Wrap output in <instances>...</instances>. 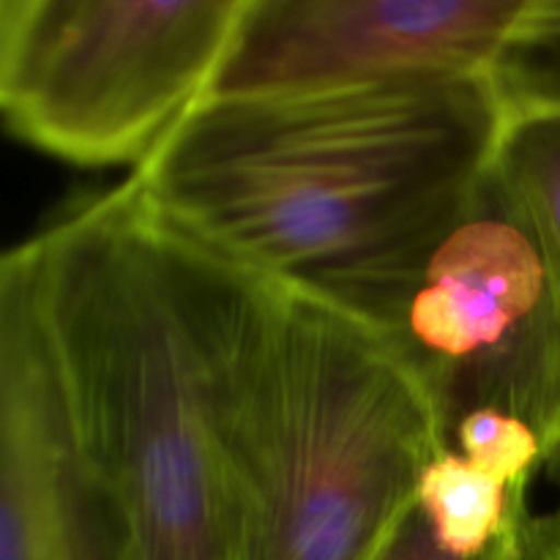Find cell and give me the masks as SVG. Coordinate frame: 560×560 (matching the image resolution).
Returning a JSON list of instances; mask_svg holds the SVG:
<instances>
[{
	"mask_svg": "<svg viewBox=\"0 0 560 560\" xmlns=\"http://www.w3.org/2000/svg\"><path fill=\"white\" fill-rule=\"evenodd\" d=\"M126 560H230L228 345L244 266L131 178L11 249Z\"/></svg>",
	"mask_w": 560,
	"mask_h": 560,
	"instance_id": "obj_1",
	"label": "cell"
},
{
	"mask_svg": "<svg viewBox=\"0 0 560 560\" xmlns=\"http://www.w3.org/2000/svg\"><path fill=\"white\" fill-rule=\"evenodd\" d=\"M506 126L490 74L202 98L129 178L208 249L323 288L446 217Z\"/></svg>",
	"mask_w": 560,
	"mask_h": 560,
	"instance_id": "obj_2",
	"label": "cell"
},
{
	"mask_svg": "<svg viewBox=\"0 0 560 560\" xmlns=\"http://www.w3.org/2000/svg\"><path fill=\"white\" fill-rule=\"evenodd\" d=\"M446 448L375 326L244 266L228 345L230 560H372Z\"/></svg>",
	"mask_w": 560,
	"mask_h": 560,
	"instance_id": "obj_3",
	"label": "cell"
},
{
	"mask_svg": "<svg viewBox=\"0 0 560 560\" xmlns=\"http://www.w3.org/2000/svg\"><path fill=\"white\" fill-rule=\"evenodd\" d=\"M315 290L388 339L446 441L476 410L512 413L560 479V282L498 159L424 233Z\"/></svg>",
	"mask_w": 560,
	"mask_h": 560,
	"instance_id": "obj_4",
	"label": "cell"
},
{
	"mask_svg": "<svg viewBox=\"0 0 560 560\" xmlns=\"http://www.w3.org/2000/svg\"><path fill=\"white\" fill-rule=\"evenodd\" d=\"M252 5L71 0L0 58L11 135L77 167H137L206 98Z\"/></svg>",
	"mask_w": 560,
	"mask_h": 560,
	"instance_id": "obj_5",
	"label": "cell"
},
{
	"mask_svg": "<svg viewBox=\"0 0 560 560\" xmlns=\"http://www.w3.org/2000/svg\"><path fill=\"white\" fill-rule=\"evenodd\" d=\"M536 0H255L206 98L490 74Z\"/></svg>",
	"mask_w": 560,
	"mask_h": 560,
	"instance_id": "obj_6",
	"label": "cell"
},
{
	"mask_svg": "<svg viewBox=\"0 0 560 560\" xmlns=\"http://www.w3.org/2000/svg\"><path fill=\"white\" fill-rule=\"evenodd\" d=\"M0 560H126L14 252L0 266Z\"/></svg>",
	"mask_w": 560,
	"mask_h": 560,
	"instance_id": "obj_7",
	"label": "cell"
},
{
	"mask_svg": "<svg viewBox=\"0 0 560 560\" xmlns=\"http://www.w3.org/2000/svg\"><path fill=\"white\" fill-rule=\"evenodd\" d=\"M419 509L448 552L479 558L528 514V487H509L446 448L424 468Z\"/></svg>",
	"mask_w": 560,
	"mask_h": 560,
	"instance_id": "obj_8",
	"label": "cell"
},
{
	"mask_svg": "<svg viewBox=\"0 0 560 560\" xmlns=\"http://www.w3.org/2000/svg\"><path fill=\"white\" fill-rule=\"evenodd\" d=\"M490 77L509 120L560 115V0H536Z\"/></svg>",
	"mask_w": 560,
	"mask_h": 560,
	"instance_id": "obj_9",
	"label": "cell"
},
{
	"mask_svg": "<svg viewBox=\"0 0 560 560\" xmlns=\"http://www.w3.org/2000/svg\"><path fill=\"white\" fill-rule=\"evenodd\" d=\"M498 164L528 206L560 282V115L509 120Z\"/></svg>",
	"mask_w": 560,
	"mask_h": 560,
	"instance_id": "obj_10",
	"label": "cell"
},
{
	"mask_svg": "<svg viewBox=\"0 0 560 560\" xmlns=\"http://www.w3.org/2000/svg\"><path fill=\"white\" fill-rule=\"evenodd\" d=\"M448 446L509 487H530L547 465V448L528 421L501 410H476L452 432Z\"/></svg>",
	"mask_w": 560,
	"mask_h": 560,
	"instance_id": "obj_11",
	"label": "cell"
},
{
	"mask_svg": "<svg viewBox=\"0 0 560 560\" xmlns=\"http://www.w3.org/2000/svg\"><path fill=\"white\" fill-rule=\"evenodd\" d=\"M525 517H528V514H525ZM523 523L514 525V528L509 530V534L503 536L490 552H485V556L463 558L448 552L446 547L438 541L430 520L424 517V512H421L419 503H416L372 560H517L520 530H523Z\"/></svg>",
	"mask_w": 560,
	"mask_h": 560,
	"instance_id": "obj_12",
	"label": "cell"
},
{
	"mask_svg": "<svg viewBox=\"0 0 560 560\" xmlns=\"http://www.w3.org/2000/svg\"><path fill=\"white\" fill-rule=\"evenodd\" d=\"M71 0H0V58L25 47Z\"/></svg>",
	"mask_w": 560,
	"mask_h": 560,
	"instance_id": "obj_13",
	"label": "cell"
},
{
	"mask_svg": "<svg viewBox=\"0 0 560 560\" xmlns=\"http://www.w3.org/2000/svg\"><path fill=\"white\" fill-rule=\"evenodd\" d=\"M517 560H560V501L547 514L525 517Z\"/></svg>",
	"mask_w": 560,
	"mask_h": 560,
	"instance_id": "obj_14",
	"label": "cell"
}]
</instances>
